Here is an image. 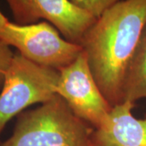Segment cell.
<instances>
[{
    "label": "cell",
    "instance_id": "8992f818",
    "mask_svg": "<svg viewBox=\"0 0 146 146\" xmlns=\"http://www.w3.org/2000/svg\"><path fill=\"white\" fill-rule=\"evenodd\" d=\"M17 25L44 20L55 27L69 42L80 45L85 33L96 21L91 14L70 0H5Z\"/></svg>",
    "mask_w": 146,
    "mask_h": 146
},
{
    "label": "cell",
    "instance_id": "5b68a950",
    "mask_svg": "<svg viewBox=\"0 0 146 146\" xmlns=\"http://www.w3.org/2000/svg\"><path fill=\"white\" fill-rule=\"evenodd\" d=\"M55 91L75 115L94 129L104 123L113 108L98 87L84 50L72 63L59 71Z\"/></svg>",
    "mask_w": 146,
    "mask_h": 146
},
{
    "label": "cell",
    "instance_id": "6da1fadb",
    "mask_svg": "<svg viewBox=\"0 0 146 146\" xmlns=\"http://www.w3.org/2000/svg\"><path fill=\"white\" fill-rule=\"evenodd\" d=\"M146 26V0H121L88 29L80 46L90 70L112 106L123 103L126 71Z\"/></svg>",
    "mask_w": 146,
    "mask_h": 146
},
{
    "label": "cell",
    "instance_id": "9c48e42d",
    "mask_svg": "<svg viewBox=\"0 0 146 146\" xmlns=\"http://www.w3.org/2000/svg\"><path fill=\"white\" fill-rule=\"evenodd\" d=\"M73 4L94 16L96 19L121 0H70Z\"/></svg>",
    "mask_w": 146,
    "mask_h": 146
},
{
    "label": "cell",
    "instance_id": "8fae6325",
    "mask_svg": "<svg viewBox=\"0 0 146 146\" xmlns=\"http://www.w3.org/2000/svg\"><path fill=\"white\" fill-rule=\"evenodd\" d=\"M9 21L6 18L5 16L3 15V13L0 11V29L3 28V27H4L8 23Z\"/></svg>",
    "mask_w": 146,
    "mask_h": 146
},
{
    "label": "cell",
    "instance_id": "7a4b0ae2",
    "mask_svg": "<svg viewBox=\"0 0 146 146\" xmlns=\"http://www.w3.org/2000/svg\"><path fill=\"white\" fill-rule=\"evenodd\" d=\"M94 131L56 94L18 115L12 135L0 146H94Z\"/></svg>",
    "mask_w": 146,
    "mask_h": 146
},
{
    "label": "cell",
    "instance_id": "52a82bcc",
    "mask_svg": "<svg viewBox=\"0 0 146 146\" xmlns=\"http://www.w3.org/2000/svg\"><path fill=\"white\" fill-rule=\"evenodd\" d=\"M134 107L130 102L113 106L106 121L94 129V146H146V118L135 117Z\"/></svg>",
    "mask_w": 146,
    "mask_h": 146
},
{
    "label": "cell",
    "instance_id": "277c9868",
    "mask_svg": "<svg viewBox=\"0 0 146 146\" xmlns=\"http://www.w3.org/2000/svg\"><path fill=\"white\" fill-rule=\"evenodd\" d=\"M0 41L16 48L32 62L58 72L72 63L83 51L80 45L62 37L47 21L26 25L9 21L0 29Z\"/></svg>",
    "mask_w": 146,
    "mask_h": 146
},
{
    "label": "cell",
    "instance_id": "ba28073f",
    "mask_svg": "<svg viewBox=\"0 0 146 146\" xmlns=\"http://www.w3.org/2000/svg\"><path fill=\"white\" fill-rule=\"evenodd\" d=\"M146 98V26L127 69L122 88V102L136 103Z\"/></svg>",
    "mask_w": 146,
    "mask_h": 146
},
{
    "label": "cell",
    "instance_id": "3957f363",
    "mask_svg": "<svg viewBox=\"0 0 146 146\" xmlns=\"http://www.w3.org/2000/svg\"><path fill=\"white\" fill-rule=\"evenodd\" d=\"M59 72L14 54L0 92V136L14 116L36 103H44L56 95Z\"/></svg>",
    "mask_w": 146,
    "mask_h": 146
},
{
    "label": "cell",
    "instance_id": "30bf717a",
    "mask_svg": "<svg viewBox=\"0 0 146 146\" xmlns=\"http://www.w3.org/2000/svg\"><path fill=\"white\" fill-rule=\"evenodd\" d=\"M14 54L8 45L0 41V89L3 87L6 72L10 67Z\"/></svg>",
    "mask_w": 146,
    "mask_h": 146
},
{
    "label": "cell",
    "instance_id": "7c38bea8",
    "mask_svg": "<svg viewBox=\"0 0 146 146\" xmlns=\"http://www.w3.org/2000/svg\"><path fill=\"white\" fill-rule=\"evenodd\" d=\"M145 118H146V114H145Z\"/></svg>",
    "mask_w": 146,
    "mask_h": 146
}]
</instances>
